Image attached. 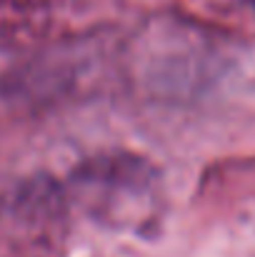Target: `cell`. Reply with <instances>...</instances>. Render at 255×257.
<instances>
[{
	"mask_svg": "<svg viewBox=\"0 0 255 257\" xmlns=\"http://www.w3.org/2000/svg\"><path fill=\"white\" fill-rule=\"evenodd\" d=\"M240 3H245V5H250V8H255V0H240Z\"/></svg>",
	"mask_w": 255,
	"mask_h": 257,
	"instance_id": "obj_1",
	"label": "cell"
}]
</instances>
